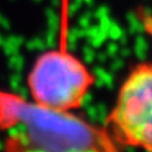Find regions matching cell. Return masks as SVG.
<instances>
[{
	"label": "cell",
	"instance_id": "obj_1",
	"mask_svg": "<svg viewBox=\"0 0 152 152\" xmlns=\"http://www.w3.org/2000/svg\"><path fill=\"white\" fill-rule=\"evenodd\" d=\"M0 148L7 151H113L108 131L69 112L0 91Z\"/></svg>",
	"mask_w": 152,
	"mask_h": 152
},
{
	"label": "cell",
	"instance_id": "obj_2",
	"mask_svg": "<svg viewBox=\"0 0 152 152\" xmlns=\"http://www.w3.org/2000/svg\"><path fill=\"white\" fill-rule=\"evenodd\" d=\"M93 83L88 69L66 50L41 55L28 77L33 100L64 112L81 107Z\"/></svg>",
	"mask_w": 152,
	"mask_h": 152
},
{
	"label": "cell",
	"instance_id": "obj_3",
	"mask_svg": "<svg viewBox=\"0 0 152 152\" xmlns=\"http://www.w3.org/2000/svg\"><path fill=\"white\" fill-rule=\"evenodd\" d=\"M107 124L114 143L152 151V64L132 70Z\"/></svg>",
	"mask_w": 152,
	"mask_h": 152
},
{
	"label": "cell",
	"instance_id": "obj_4",
	"mask_svg": "<svg viewBox=\"0 0 152 152\" xmlns=\"http://www.w3.org/2000/svg\"><path fill=\"white\" fill-rule=\"evenodd\" d=\"M145 27L150 33H152V18L151 17H146L145 18Z\"/></svg>",
	"mask_w": 152,
	"mask_h": 152
}]
</instances>
